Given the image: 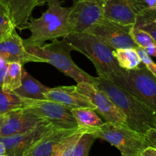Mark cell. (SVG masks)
Instances as JSON below:
<instances>
[{"label": "cell", "mask_w": 156, "mask_h": 156, "mask_svg": "<svg viewBox=\"0 0 156 156\" xmlns=\"http://www.w3.org/2000/svg\"><path fill=\"white\" fill-rule=\"evenodd\" d=\"M156 12L146 10L137 16L135 26L148 32L156 42Z\"/></svg>", "instance_id": "cell-24"}, {"label": "cell", "mask_w": 156, "mask_h": 156, "mask_svg": "<svg viewBox=\"0 0 156 156\" xmlns=\"http://www.w3.org/2000/svg\"><path fill=\"white\" fill-rule=\"evenodd\" d=\"M112 81L132 93L156 112V77L142 64L136 70H126Z\"/></svg>", "instance_id": "cell-6"}, {"label": "cell", "mask_w": 156, "mask_h": 156, "mask_svg": "<svg viewBox=\"0 0 156 156\" xmlns=\"http://www.w3.org/2000/svg\"><path fill=\"white\" fill-rule=\"evenodd\" d=\"M145 140L147 144L149 146H152L156 148V129H151L145 134Z\"/></svg>", "instance_id": "cell-29"}, {"label": "cell", "mask_w": 156, "mask_h": 156, "mask_svg": "<svg viewBox=\"0 0 156 156\" xmlns=\"http://www.w3.org/2000/svg\"><path fill=\"white\" fill-rule=\"evenodd\" d=\"M97 137L93 133H83L69 144L57 156H89L90 151Z\"/></svg>", "instance_id": "cell-19"}, {"label": "cell", "mask_w": 156, "mask_h": 156, "mask_svg": "<svg viewBox=\"0 0 156 156\" xmlns=\"http://www.w3.org/2000/svg\"><path fill=\"white\" fill-rule=\"evenodd\" d=\"M0 156H6V149L2 142H0Z\"/></svg>", "instance_id": "cell-34"}, {"label": "cell", "mask_w": 156, "mask_h": 156, "mask_svg": "<svg viewBox=\"0 0 156 156\" xmlns=\"http://www.w3.org/2000/svg\"><path fill=\"white\" fill-rule=\"evenodd\" d=\"M8 64L9 63L4 59L3 57H2L0 55V68H2V67H5V66H7Z\"/></svg>", "instance_id": "cell-35"}, {"label": "cell", "mask_w": 156, "mask_h": 156, "mask_svg": "<svg viewBox=\"0 0 156 156\" xmlns=\"http://www.w3.org/2000/svg\"><path fill=\"white\" fill-rule=\"evenodd\" d=\"M63 39L73 48V50L90 60L99 77L112 80L114 76H119L124 71L115 61L112 55L113 51L95 36L87 32H72Z\"/></svg>", "instance_id": "cell-3"}, {"label": "cell", "mask_w": 156, "mask_h": 156, "mask_svg": "<svg viewBox=\"0 0 156 156\" xmlns=\"http://www.w3.org/2000/svg\"><path fill=\"white\" fill-rule=\"evenodd\" d=\"M142 2L145 10L156 12V0H142Z\"/></svg>", "instance_id": "cell-30"}, {"label": "cell", "mask_w": 156, "mask_h": 156, "mask_svg": "<svg viewBox=\"0 0 156 156\" xmlns=\"http://www.w3.org/2000/svg\"><path fill=\"white\" fill-rule=\"evenodd\" d=\"M103 16L122 25H134L137 16L146 10L142 0H100Z\"/></svg>", "instance_id": "cell-13"}, {"label": "cell", "mask_w": 156, "mask_h": 156, "mask_svg": "<svg viewBox=\"0 0 156 156\" xmlns=\"http://www.w3.org/2000/svg\"><path fill=\"white\" fill-rule=\"evenodd\" d=\"M78 126L87 128L97 129L101 126L104 121L102 120L98 114L90 109H70Z\"/></svg>", "instance_id": "cell-21"}, {"label": "cell", "mask_w": 156, "mask_h": 156, "mask_svg": "<svg viewBox=\"0 0 156 156\" xmlns=\"http://www.w3.org/2000/svg\"><path fill=\"white\" fill-rule=\"evenodd\" d=\"M118 64L126 70H136L142 64L136 49L120 48L112 51Z\"/></svg>", "instance_id": "cell-20"}, {"label": "cell", "mask_w": 156, "mask_h": 156, "mask_svg": "<svg viewBox=\"0 0 156 156\" xmlns=\"http://www.w3.org/2000/svg\"><path fill=\"white\" fill-rule=\"evenodd\" d=\"M45 99L60 103L69 109H90L95 111L92 102L78 91L76 86H61L49 88L44 93Z\"/></svg>", "instance_id": "cell-15"}, {"label": "cell", "mask_w": 156, "mask_h": 156, "mask_svg": "<svg viewBox=\"0 0 156 156\" xmlns=\"http://www.w3.org/2000/svg\"><path fill=\"white\" fill-rule=\"evenodd\" d=\"M96 129L79 126L76 129L55 127L30 148L24 156H57L65 147L86 133Z\"/></svg>", "instance_id": "cell-7"}, {"label": "cell", "mask_w": 156, "mask_h": 156, "mask_svg": "<svg viewBox=\"0 0 156 156\" xmlns=\"http://www.w3.org/2000/svg\"><path fill=\"white\" fill-rule=\"evenodd\" d=\"M6 7L16 28L26 29L33 9L37 6L34 0H0Z\"/></svg>", "instance_id": "cell-17"}, {"label": "cell", "mask_w": 156, "mask_h": 156, "mask_svg": "<svg viewBox=\"0 0 156 156\" xmlns=\"http://www.w3.org/2000/svg\"><path fill=\"white\" fill-rule=\"evenodd\" d=\"M13 24L6 7L0 3V26Z\"/></svg>", "instance_id": "cell-27"}, {"label": "cell", "mask_w": 156, "mask_h": 156, "mask_svg": "<svg viewBox=\"0 0 156 156\" xmlns=\"http://www.w3.org/2000/svg\"><path fill=\"white\" fill-rule=\"evenodd\" d=\"M76 87L79 92L92 102L96 106L95 112L103 117L105 122L128 127L124 114L103 91L90 83H77Z\"/></svg>", "instance_id": "cell-10"}, {"label": "cell", "mask_w": 156, "mask_h": 156, "mask_svg": "<svg viewBox=\"0 0 156 156\" xmlns=\"http://www.w3.org/2000/svg\"><path fill=\"white\" fill-rule=\"evenodd\" d=\"M8 67L9 64L2 68H0V87H2L3 85L4 80H5V75H6L7 70H8Z\"/></svg>", "instance_id": "cell-32"}, {"label": "cell", "mask_w": 156, "mask_h": 156, "mask_svg": "<svg viewBox=\"0 0 156 156\" xmlns=\"http://www.w3.org/2000/svg\"><path fill=\"white\" fill-rule=\"evenodd\" d=\"M144 50L149 56L156 57V45L149 46V47L144 48Z\"/></svg>", "instance_id": "cell-33"}, {"label": "cell", "mask_w": 156, "mask_h": 156, "mask_svg": "<svg viewBox=\"0 0 156 156\" xmlns=\"http://www.w3.org/2000/svg\"><path fill=\"white\" fill-rule=\"evenodd\" d=\"M141 156H156V148L148 145L142 151Z\"/></svg>", "instance_id": "cell-31"}, {"label": "cell", "mask_w": 156, "mask_h": 156, "mask_svg": "<svg viewBox=\"0 0 156 156\" xmlns=\"http://www.w3.org/2000/svg\"><path fill=\"white\" fill-rule=\"evenodd\" d=\"M22 65L23 64L19 62L9 63L8 70L2 87L3 90L12 92L22 85L24 69Z\"/></svg>", "instance_id": "cell-22"}, {"label": "cell", "mask_w": 156, "mask_h": 156, "mask_svg": "<svg viewBox=\"0 0 156 156\" xmlns=\"http://www.w3.org/2000/svg\"><path fill=\"white\" fill-rule=\"evenodd\" d=\"M49 87L44 86L35 78L27 73L23 69L22 85L18 89L12 91L21 98L31 100H46L44 93L48 90Z\"/></svg>", "instance_id": "cell-18"}, {"label": "cell", "mask_w": 156, "mask_h": 156, "mask_svg": "<svg viewBox=\"0 0 156 156\" xmlns=\"http://www.w3.org/2000/svg\"><path fill=\"white\" fill-rule=\"evenodd\" d=\"M133 25H122L103 17L85 32L95 36L112 51L120 48H139L130 35Z\"/></svg>", "instance_id": "cell-8"}, {"label": "cell", "mask_w": 156, "mask_h": 156, "mask_svg": "<svg viewBox=\"0 0 156 156\" xmlns=\"http://www.w3.org/2000/svg\"><path fill=\"white\" fill-rule=\"evenodd\" d=\"M25 50L31 55L43 60L44 63H48L62 72L66 76L73 78L76 82L90 83L95 85L97 77L88 74L78 67L70 57L73 48L64 39L58 41L53 40L51 43L41 46H25Z\"/></svg>", "instance_id": "cell-4"}, {"label": "cell", "mask_w": 156, "mask_h": 156, "mask_svg": "<svg viewBox=\"0 0 156 156\" xmlns=\"http://www.w3.org/2000/svg\"><path fill=\"white\" fill-rule=\"evenodd\" d=\"M34 1H35V2H36V0H34ZM36 5H37V4H36Z\"/></svg>", "instance_id": "cell-38"}, {"label": "cell", "mask_w": 156, "mask_h": 156, "mask_svg": "<svg viewBox=\"0 0 156 156\" xmlns=\"http://www.w3.org/2000/svg\"><path fill=\"white\" fill-rule=\"evenodd\" d=\"M23 100L13 92H8L0 87V115H5L10 111L23 108Z\"/></svg>", "instance_id": "cell-23"}, {"label": "cell", "mask_w": 156, "mask_h": 156, "mask_svg": "<svg viewBox=\"0 0 156 156\" xmlns=\"http://www.w3.org/2000/svg\"><path fill=\"white\" fill-rule=\"evenodd\" d=\"M48 0H36V4L37 5H43L44 3L47 2Z\"/></svg>", "instance_id": "cell-37"}, {"label": "cell", "mask_w": 156, "mask_h": 156, "mask_svg": "<svg viewBox=\"0 0 156 156\" xmlns=\"http://www.w3.org/2000/svg\"><path fill=\"white\" fill-rule=\"evenodd\" d=\"M50 121L44 120L23 133L0 138L6 149V156H24L38 141L55 128Z\"/></svg>", "instance_id": "cell-12"}, {"label": "cell", "mask_w": 156, "mask_h": 156, "mask_svg": "<svg viewBox=\"0 0 156 156\" xmlns=\"http://www.w3.org/2000/svg\"><path fill=\"white\" fill-rule=\"evenodd\" d=\"M95 86L103 91L120 109L130 129L142 135L151 129H156V112L136 96L112 80L99 76Z\"/></svg>", "instance_id": "cell-1"}, {"label": "cell", "mask_w": 156, "mask_h": 156, "mask_svg": "<svg viewBox=\"0 0 156 156\" xmlns=\"http://www.w3.org/2000/svg\"><path fill=\"white\" fill-rule=\"evenodd\" d=\"M48 8L38 19L30 18L26 29L31 31L28 38L24 39V46H41L49 40L65 37L70 34L68 25L70 8L63 7L59 0H48Z\"/></svg>", "instance_id": "cell-2"}, {"label": "cell", "mask_w": 156, "mask_h": 156, "mask_svg": "<svg viewBox=\"0 0 156 156\" xmlns=\"http://www.w3.org/2000/svg\"><path fill=\"white\" fill-rule=\"evenodd\" d=\"M0 55L8 63L19 62L22 64L28 62H42V59L31 55L25 50L23 39L15 30L11 35L0 43Z\"/></svg>", "instance_id": "cell-16"}, {"label": "cell", "mask_w": 156, "mask_h": 156, "mask_svg": "<svg viewBox=\"0 0 156 156\" xmlns=\"http://www.w3.org/2000/svg\"><path fill=\"white\" fill-rule=\"evenodd\" d=\"M94 134L97 139H103L115 147L121 156H141L142 151L148 146L145 135L109 122H104Z\"/></svg>", "instance_id": "cell-5"}, {"label": "cell", "mask_w": 156, "mask_h": 156, "mask_svg": "<svg viewBox=\"0 0 156 156\" xmlns=\"http://www.w3.org/2000/svg\"><path fill=\"white\" fill-rule=\"evenodd\" d=\"M136 51H137V53L138 55H139V58H140L141 61H142V64H143L144 65L148 68V70L156 77V63H154V61L151 60V57L145 52L144 48L139 47L136 49Z\"/></svg>", "instance_id": "cell-26"}, {"label": "cell", "mask_w": 156, "mask_h": 156, "mask_svg": "<svg viewBox=\"0 0 156 156\" xmlns=\"http://www.w3.org/2000/svg\"><path fill=\"white\" fill-rule=\"evenodd\" d=\"M103 16L100 0H77L70 7L68 25L72 32H85Z\"/></svg>", "instance_id": "cell-11"}, {"label": "cell", "mask_w": 156, "mask_h": 156, "mask_svg": "<svg viewBox=\"0 0 156 156\" xmlns=\"http://www.w3.org/2000/svg\"><path fill=\"white\" fill-rule=\"evenodd\" d=\"M23 100L24 106L37 116L50 121L55 126L61 129H76L78 126L70 109L60 103L48 100Z\"/></svg>", "instance_id": "cell-9"}, {"label": "cell", "mask_w": 156, "mask_h": 156, "mask_svg": "<svg viewBox=\"0 0 156 156\" xmlns=\"http://www.w3.org/2000/svg\"><path fill=\"white\" fill-rule=\"evenodd\" d=\"M130 35L133 41L139 47L145 48L151 45H156V42L151 35L144 30L137 28L135 25L132 28Z\"/></svg>", "instance_id": "cell-25"}, {"label": "cell", "mask_w": 156, "mask_h": 156, "mask_svg": "<svg viewBox=\"0 0 156 156\" xmlns=\"http://www.w3.org/2000/svg\"><path fill=\"white\" fill-rule=\"evenodd\" d=\"M5 115V121L0 130V138L23 133L46 120L25 108L10 111Z\"/></svg>", "instance_id": "cell-14"}, {"label": "cell", "mask_w": 156, "mask_h": 156, "mask_svg": "<svg viewBox=\"0 0 156 156\" xmlns=\"http://www.w3.org/2000/svg\"><path fill=\"white\" fill-rule=\"evenodd\" d=\"M16 29V27L13 24H9V25L0 26V43L2 42L9 36L11 35L12 33Z\"/></svg>", "instance_id": "cell-28"}, {"label": "cell", "mask_w": 156, "mask_h": 156, "mask_svg": "<svg viewBox=\"0 0 156 156\" xmlns=\"http://www.w3.org/2000/svg\"><path fill=\"white\" fill-rule=\"evenodd\" d=\"M5 115H0V130H1V128H2V125H3V122L5 121Z\"/></svg>", "instance_id": "cell-36"}]
</instances>
